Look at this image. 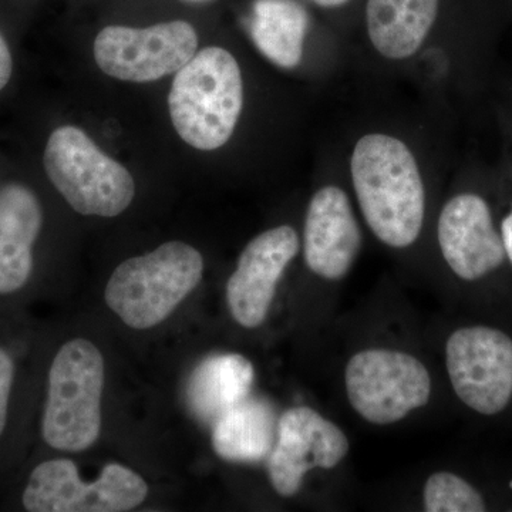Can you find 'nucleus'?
I'll use <instances>...</instances> for the list:
<instances>
[{
  "instance_id": "obj_10",
  "label": "nucleus",
  "mask_w": 512,
  "mask_h": 512,
  "mask_svg": "<svg viewBox=\"0 0 512 512\" xmlns=\"http://www.w3.org/2000/svg\"><path fill=\"white\" fill-rule=\"evenodd\" d=\"M349 450L348 436L338 424L311 407H292L278 421L275 444L268 456L272 488L281 497H293L309 471L338 467Z\"/></svg>"
},
{
  "instance_id": "obj_3",
  "label": "nucleus",
  "mask_w": 512,
  "mask_h": 512,
  "mask_svg": "<svg viewBox=\"0 0 512 512\" xmlns=\"http://www.w3.org/2000/svg\"><path fill=\"white\" fill-rule=\"evenodd\" d=\"M202 274L204 259L197 249L185 242H165L117 266L104 299L130 328H154L197 288Z\"/></svg>"
},
{
  "instance_id": "obj_8",
  "label": "nucleus",
  "mask_w": 512,
  "mask_h": 512,
  "mask_svg": "<svg viewBox=\"0 0 512 512\" xmlns=\"http://www.w3.org/2000/svg\"><path fill=\"white\" fill-rule=\"evenodd\" d=\"M451 387L481 416L503 413L512 400V339L491 326H464L446 343Z\"/></svg>"
},
{
  "instance_id": "obj_17",
  "label": "nucleus",
  "mask_w": 512,
  "mask_h": 512,
  "mask_svg": "<svg viewBox=\"0 0 512 512\" xmlns=\"http://www.w3.org/2000/svg\"><path fill=\"white\" fill-rule=\"evenodd\" d=\"M308 23L305 9L293 0H256L249 30L266 59L292 69L301 63Z\"/></svg>"
},
{
  "instance_id": "obj_7",
  "label": "nucleus",
  "mask_w": 512,
  "mask_h": 512,
  "mask_svg": "<svg viewBox=\"0 0 512 512\" xmlns=\"http://www.w3.org/2000/svg\"><path fill=\"white\" fill-rule=\"evenodd\" d=\"M148 485L136 471L110 463L92 483H84L72 460L39 464L23 493L30 512H124L146 501Z\"/></svg>"
},
{
  "instance_id": "obj_13",
  "label": "nucleus",
  "mask_w": 512,
  "mask_h": 512,
  "mask_svg": "<svg viewBox=\"0 0 512 512\" xmlns=\"http://www.w3.org/2000/svg\"><path fill=\"white\" fill-rule=\"evenodd\" d=\"M362 242L348 194L335 185L316 191L303 227V258L313 274L328 281L345 278Z\"/></svg>"
},
{
  "instance_id": "obj_19",
  "label": "nucleus",
  "mask_w": 512,
  "mask_h": 512,
  "mask_svg": "<svg viewBox=\"0 0 512 512\" xmlns=\"http://www.w3.org/2000/svg\"><path fill=\"white\" fill-rule=\"evenodd\" d=\"M42 220L39 202L28 188L12 184L0 190V234L33 245Z\"/></svg>"
},
{
  "instance_id": "obj_21",
  "label": "nucleus",
  "mask_w": 512,
  "mask_h": 512,
  "mask_svg": "<svg viewBox=\"0 0 512 512\" xmlns=\"http://www.w3.org/2000/svg\"><path fill=\"white\" fill-rule=\"evenodd\" d=\"M13 362L5 350L0 349V434L3 433L8 419L10 389L13 383Z\"/></svg>"
},
{
  "instance_id": "obj_20",
  "label": "nucleus",
  "mask_w": 512,
  "mask_h": 512,
  "mask_svg": "<svg viewBox=\"0 0 512 512\" xmlns=\"http://www.w3.org/2000/svg\"><path fill=\"white\" fill-rule=\"evenodd\" d=\"M32 245L0 234V293L18 291L32 272Z\"/></svg>"
},
{
  "instance_id": "obj_22",
  "label": "nucleus",
  "mask_w": 512,
  "mask_h": 512,
  "mask_svg": "<svg viewBox=\"0 0 512 512\" xmlns=\"http://www.w3.org/2000/svg\"><path fill=\"white\" fill-rule=\"evenodd\" d=\"M12 67V55H10L8 43L0 35V90L9 83Z\"/></svg>"
},
{
  "instance_id": "obj_16",
  "label": "nucleus",
  "mask_w": 512,
  "mask_h": 512,
  "mask_svg": "<svg viewBox=\"0 0 512 512\" xmlns=\"http://www.w3.org/2000/svg\"><path fill=\"white\" fill-rule=\"evenodd\" d=\"M275 412L262 399L247 397L212 427V447L222 460L258 463L269 456L276 439Z\"/></svg>"
},
{
  "instance_id": "obj_15",
  "label": "nucleus",
  "mask_w": 512,
  "mask_h": 512,
  "mask_svg": "<svg viewBox=\"0 0 512 512\" xmlns=\"http://www.w3.org/2000/svg\"><path fill=\"white\" fill-rule=\"evenodd\" d=\"M255 370L247 357L224 353L208 357L192 373L188 384V404L204 423L220 419L232 407L249 397Z\"/></svg>"
},
{
  "instance_id": "obj_2",
  "label": "nucleus",
  "mask_w": 512,
  "mask_h": 512,
  "mask_svg": "<svg viewBox=\"0 0 512 512\" xmlns=\"http://www.w3.org/2000/svg\"><path fill=\"white\" fill-rule=\"evenodd\" d=\"M244 106L237 59L218 46L195 53L175 74L168 94L171 121L188 146L212 151L228 143Z\"/></svg>"
},
{
  "instance_id": "obj_4",
  "label": "nucleus",
  "mask_w": 512,
  "mask_h": 512,
  "mask_svg": "<svg viewBox=\"0 0 512 512\" xmlns=\"http://www.w3.org/2000/svg\"><path fill=\"white\" fill-rule=\"evenodd\" d=\"M104 359L87 339H73L57 352L49 373L43 439L62 451H84L99 439Z\"/></svg>"
},
{
  "instance_id": "obj_24",
  "label": "nucleus",
  "mask_w": 512,
  "mask_h": 512,
  "mask_svg": "<svg viewBox=\"0 0 512 512\" xmlns=\"http://www.w3.org/2000/svg\"><path fill=\"white\" fill-rule=\"evenodd\" d=\"M315 5L320 8H339V6L346 5L350 0H311Z\"/></svg>"
},
{
  "instance_id": "obj_18",
  "label": "nucleus",
  "mask_w": 512,
  "mask_h": 512,
  "mask_svg": "<svg viewBox=\"0 0 512 512\" xmlns=\"http://www.w3.org/2000/svg\"><path fill=\"white\" fill-rule=\"evenodd\" d=\"M423 505L427 512L487 511L483 494L463 477L450 471H439L427 478Z\"/></svg>"
},
{
  "instance_id": "obj_11",
  "label": "nucleus",
  "mask_w": 512,
  "mask_h": 512,
  "mask_svg": "<svg viewBox=\"0 0 512 512\" xmlns=\"http://www.w3.org/2000/svg\"><path fill=\"white\" fill-rule=\"evenodd\" d=\"M299 248L298 234L289 225L268 229L245 247L227 284L228 308L238 325L255 329L265 322L276 286Z\"/></svg>"
},
{
  "instance_id": "obj_1",
  "label": "nucleus",
  "mask_w": 512,
  "mask_h": 512,
  "mask_svg": "<svg viewBox=\"0 0 512 512\" xmlns=\"http://www.w3.org/2000/svg\"><path fill=\"white\" fill-rule=\"evenodd\" d=\"M350 171L373 234L392 248L413 245L424 224L426 192L412 150L399 138L367 134L357 141Z\"/></svg>"
},
{
  "instance_id": "obj_14",
  "label": "nucleus",
  "mask_w": 512,
  "mask_h": 512,
  "mask_svg": "<svg viewBox=\"0 0 512 512\" xmlns=\"http://www.w3.org/2000/svg\"><path fill=\"white\" fill-rule=\"evenodd\" d=\"M440 0H367L370 42L390 60L419 52L439 13Z\"/></svg>"
},
{
  "instance_id": "obj_6",
  "label": "nucleus",
  "mask_w": 512,
  "mask_h": 512,
  "mask_svg": "<svg viewBox=\"0 0 512 512\" xmlns=\"http://www.w3.org/2000/svg\"><path fill=\"white\" fill-rule=\"evenodd\" d=\"M350 406L367 423L389 426L429 403L431 377L416 356L393 349H365L345 369Z\"/></svg>"
},
{
  "instance_id": "obj_25",
  "label": "nucleus",
  "mask_w": 512,
  "mask_h": 512,
  "mask_svg": "<svg viewBox=\"0 0 512 512\" xmlns=\"http://www.w3.org/2000/svg\"><path fill=\"white\" fill-rule=\"evenodd\" d=\"M188 2H198V3H201V2H208V0H188Z\"/></svg>"
},
{
  "instance_id": "obj_9",
  "label": "nucleus",
  "mask_w": 512,
  "mask_h": 512,
  "mask_svg": "<svg viewBox=\"0 0 512 512\" xmlns=\"http://www.w3.org/2000/svg\"><path fill=\"white\" fill-rule=\"evenodd\" d=\"M197 47V32L185 20L146 29L107 26L94 42V59L101 72L114 79L150 83L177 73L195 56Z\"/></svg>"
},
{
  "instance_id": "obj_5",
  "label": "nucleus",
  "mask_w": 512,
  "mask_h": 512,
  "mask_svg": "<svg viewBox=\"0 0 512 512\" xmlns=\"http://www.w3.org/2000/svg\"><path fill=\"white\" fill-rule=\"evenodd\" d=\"M43 160L50 181L79 214L113 218L133 202L136 184L131 174L80 128L53 131Z\"/></svg>"
},
{
  "instance_id": "obj_12",
  "label": "nucleus",
  "mask_w": 512,
  "mask_h": 512,
  "mask_svg": "<svg viewBox=\"0 0 512 512\" xmlns=\"http://www.w3.org/2000/svg\"><path fill=\"white\" fill-rule=\"evenodd\" d=\"M437 238L448 268L463 281L493 274L507 259L490 205L473 192L458 194L444 205Z\"/></svg>"
},
{
  "instance_id": "obj_23",
  "label": "nucleus",
  "mask_w": 512,
  "mask_h": 512,
  "mask_svg": "<svg viewBox=\"0 0 512 512\" xmlns=\"http://www.w3.org/2000/svg\"><path fill=\"white\" fill-rule=\"evenodd\" d=\"M501 235H503L505 254H507V259L512 265V211L501 224Z\"/></svg>"
}]
</instances>
